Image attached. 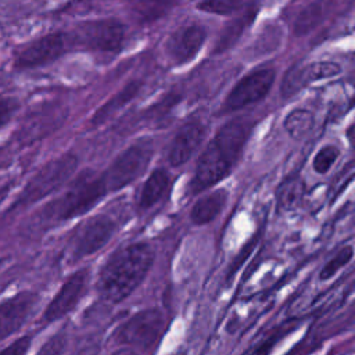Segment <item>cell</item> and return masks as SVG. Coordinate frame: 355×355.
I'll use <instances>...</instances> for the list:
<instances>
[{
    "instance_id": "21",
    "label": "cell",
    "mask_w": 355,
    "mask_h": 355,
    "mask_svg": "<svg viewBox=\"0 0 355 355\" xmlns=\"http://www.w3.org/2000/svg\"><path fill=\"white\" fill-rule=\"evenodd\" d=\"M178 0H130V14L140 24H150L164 17Z\"/></svg>"
},
{
    "instance_id": "2",
    "label": "cell",
    "mask_w": 355,
    "mask_h": 355,
    "mask_svg": "<svg viewBox=\"0 0 355 355\" xmlns=\"http://www.w3.org/2000/svg\"><path fill=\"white\" fill-rule=\"evenodd\" d=\"M154 262V251L147 243H132L118 248L104 263L97 290L103 300L116 304L128 298L144 280Z\"/></svg>"
},
{
    "instance_id": "28",
    "label": "cell",
    "mask_w": 355,
    "mask_h": 355,
    "mask_svg": "<svg viewBox=\"0 0 355 355\" xmlns=\"http://www.w3.org/2000/svg\"><path fill=\"white\" fill-rule=\"evenodd\" d=\"M31 337L22 336L0 351V355H26L31 347Z\"/></svg>"
},
{
    "instance_id": "24",
    "label": "cell",
    "mask_w": 355,
    "mask_h": 355,
    "mask_svg": "<svg viewBox=\"0 0 355 355\" xmlns=\"http://www.w3.org/2000/svg\"><path fill=\"white\" fill-rule=\"evenodd\" d=\"M352 255H354V250L351 245H347V247L338 250L334 254V257L322 268L319 277L322 280H327V279L333 277L341 268H344L352 259Z\"/></svg>"
},
{
    "instance_id": "19",
    "label": "cell",
    "mask_w": 355,
    "mask_h": 355,
    "mask_svg": "<svg viewBox=\"0 0 355 355\" xmlns=\"http://www.w3.org/2000/svg\"><path fill=\"white\" fill-rule=\"evenodd\" d=\"M141 82L132 80L126 86H123L116 94H114L103 107H100L93 118L90 119L92 126H100L105 123L111 116H114L121 108H123L140 90Z\"/></svg>"
},
{
    "instance_id": "13",
    "label": "cell",
    "mask_w": 355,
    "mask_h": 355,
    "mask_svg": "<svg viewBox=\"0 0 355 355\" xmlns=\"http://www.w3.org/2000/svg\"><path fill=\"white\" fill-rule=\"evenodd\" d=\"M37 300L35 293L22 291L0 302V341L22 327L36 306Z\"/></svg>"
},
{
    "instance_id": "15",
    "label": "cell",
    "mask_w": 355,
    "mask_h": 355,
    "mask_svg": "<svg viewBox=\"0 0 355 355\" xmlns=\"http://www.w3.org/2000/svg\"><path fill=\"white\" fill-rule=\"evenodd\" d=\"M205 136V129L198 122H190L183 125L179 132L175 135L169 151L168 161L172 166L178 168L186 164L193 154L198 150Z\"/></svg>"
},
{
    "instance_id": "5",
    "label": "cell",
    "mask_w": 355,
    "mask_h": 355,
    "mask_svg": "<svg viewBox=\"0 0 355 355\" xmlns=\"http://www.w3.org/2000/svg\"><path fill=\"white\" fill-rule=\"evenodd\" d=\"M153 157V146L148 141H139L123 150L103 173L107 191H118L147 169Z\"/></svg>"
},
{
    "instance_id": "17",
    "label": "cell",
    "mask_w": 355,
    "mask_h": 355,
    "mask_svg": "<svg viewBox=\"0 0 355 355\" xmlns=\"http://www.w3.org/2000/svg\"><path fill=\"white\" fill-rule=\"evenodd\" d=\"M169 186H171V176L168 171L164 168L154 169L147 176L140 190L139 207L141 209H148L155 204H158L165 197Z\"/></svg>"
},
{
    "instance_id": "7",
    "label": "cell",
    "mask_w": 355,
    "mask_h": 355,
    "mask_svg": "<svg viewBox=\"0 0 355 355\" xmlns=\"http://www.w3.org/2000/svg\"><path fill=\"white\" fill-rule=\"evenodd\" d=\"M71 43L94 51H115L123 39V26L115 19H96L79 24L69 35Z\"/></svg>"
},
{
    "instance_id": "16",
    "label": "cell",
    "mask_w": 355,
    "mask_h": 355,
    "mask_svg": "<svg viewBox=\"0 0 355 355\" xmlns=\"http://www.w3.org/2000/svg\"><path fill=\"white\" fill-rule=\"evenodd\" d=\"M227 200V193L222 189L212 190L201 196L190 209V219L194 225H207L212 222L223 209Z\"/></svg>"
},
{
    "instance_id": "20",
    "label": "cell",
    "mask_w": 355,
    "mask_h": 355,
    "mask_svg": "<svg viewBox=\"0 0 355 355\" xmlns=\"http://www.w3.org/2000/svg\"><path fill=\"white\" fill-rule=\"evenodd\" d=\"M305 183L301 176H287L276 189V202L280 209L291 211L297 208L304 198Z\"/></svg>"
},
{
    "instance_id": "9",
    "label": "cell",
    "mask_w": 355,
    "mask_h": 355,
    "mask_svg": "<svg viewBox=\"0 0 355 355\" xmlns=\"http://www.w3.org/2000/svg\"><path fill=\"white\" fill-rule=\"evenodd\" d=\"M275 80V71L270 68H263L251 72L244 76L227 94L222 110L225 112L237 111L252 103L263 98Z\"/></svg>"
},
{
    "instance_id": "29",
    "label": "cell",
    "mask_w": 355,
    "mask_h": 355,
    "mask_svg": "<svg viewBox=\"0 0 355 355\" xmlns=\"http://www.w3.org/2000/svg\"><path fill=\"white\" fill-rule=\"evenodd\" d=\"M17 108V103L12 98H1L0 100V128L8 122L14 110Z\"/></svg>"
},
{
    "instance_id": "11",
    "label": "cell",
    "mask_w": 355,
    "mask_h": 355,
    "mask_svg": "<svg viewBox=\"0 0 355 355\" xmlns=\"http://www.w3.org/2000/svg\"><path fill=\"white\" fill-rule=\"evenodd\" d=\"M67 49V36L60 32L49 33L24 47L15 60L18 68H33L58 58Z\"/></svg>"
},
{
    "instance_id": "4",
    "label": "cell",
    "mask_w": 355,
    "mask_h": 355,
    "mask_svg": "<svg viewBox=\"0 0 355 355\" xmlns=\"http://www.w3.org/2000/svg\"><path fill=\"white\" fill-rule=\"evenodd\" d=\"M78 158L71 153H65L46 162L25 184L15 205L33 204L64 186L75 173Z\"/></svg>"
},
{
    "instance_id": "18",
    "label": "cell",
    "mask_w": 355,
    "mask_h": 355,
    "mask_svg": "<svg viewBox=\"0 0 355 355\" xmlns=\"http://www.w3.org/2000/svg\"><path fill=\"white\" fill-rule=\"evenodd\" d=\"M255 15H257V7L250 6L241 14H239L232 21H229L225 25V28L220 31V35H219V39L216 40V46L214 51L218 54L233 47L237 43V40L241 37L243 32L251 25Z\"/></svg>"
},
{
    "instance_id": "30",
    "label": "cell",
    "mask_w": 355,
    "mask_h": 355,
    "mask_svg": "<svg viewBox=\"0 0 355 355\" xmlns=\"http://www.w3.org/2000/svg\"><path fill=\"white\" fill-rule=\"evenodd\" d=\"M111 355H137V352H136L133 348H130V347H125V348L116 349V351L112 352Z\"/></svg>"
},
{
    "instance_id": "26",
    "label": "cell",
    "mask_w": 355,
    "mask_h": 355,
    "mask_svg": "<svg viewBox=\"0 0 355 355\" xmlns=\"http://www.w3.org/2000/svg\"><path fill=\"white\" fill-rule=\"evenodd\" d=\"M338 155H340V151L336 146L329 144V146L322 147L313 157V162H312L313 171L319 175L327 173L331 169V166L334 165V162L337 161Z\"/></svg>"
},
{
    "instance_id": "23",
    "label": "cell",
    "mask_w": 355,
    "mask_h": 355,
    "mask_svg": "<svg viewBox=\"0 0 355 355\" xmlns=\"http://www.w3.org/2000/svg\"><path fill=\"white\" fill-rule=\"evenodd\" d=\"M323 18V7L319 3H312L305 7L294 24L295 35H305L313 29Z\"/></svg>"
},
{
    "instance_id": "6",
    "label": "cell",
    "mask_w": 355,
    "mask_h": 355,
    "mask_svg": "<svg viewBox=\"0 0 355 355\" xmlns=\"http://www.w3.org/2000/svg\"><path fill=\"white\" fill-rule=\"evenodd\" d=\"M165 330V315L158 308H146L132 315L116 331L118 343L133 349L153 347Z\"/></svg>"
},
{
    "instance_id": "14",
    "label": "cell",
    "mask_w": 355,
    "mask_h": 355,
    "mask_svg": "<svg viewBox=\"0 0 355 355\" xmlns=\"http://www.w3.org/2000/svg\"><path fill=\"white\" fill-rule=\"evenodd\" d=\"M205 40V31L200 25H189L178 29L166 40V54L178 65L193 60Z\"/></svg>"
},
{
    "instance_id": "10",
    "label": "cell",
    "mask_w": 355,
    "mask_h": 355,
    "mask_svg": "<svg viewBox=\"0 0 355 355\" xmlns=\"http://www.w3.org/2000/svg\"><path fill=\"white\" fill-rule=\"evenodd\" d=\"M89 280L87 269L73 272L60 287L57 294L49 302L43 312V320L47 323L55 322L71 312L86 291Z\"/></svg>"
},
{
    "instance_id": "25",
    "label": "cell",
    "mask_w": 355,
    "mask_h": 355,
    "mask_svg": "<svg viewBox=\"0 0 355 355\" xmlns=\"http://www.w3.org/2000/svg\"><path fill=\"white\" fill-rule=\"evenodd\" d=\"M243 0H202L197 4V8L216 15H230L240 10Z\"/></svg>"
},
{
    "instance_id": "22",
    "label": "cell",
    "mask_w": 355,
    "mask_h": 355,
    "mask_svg": "<svg viewBox=\"0 0 355 355\" xmlns=\"http://www.w3.org/2000/svg\"><path fill=\"white\" fill-rule=\"evenodd\" d=\"M313 123H315L313 114L302 108L293 110L284 118V129L295 140L304 139L312 130Z\"/></svg>"
},
{
    "instance_id": "3",
    "label": "cell",
    "mask_w": 355,
    "mask_h": 355,
    "mask_svg": "<svg viewBox=\"0 0 355 355\" xmlns=\"http://www.w3.org/2000/svg\"><path fill=\"white\" fill-rule=\"evenodd\" d=\"M107 193L103 173L83 171L58 198L49 204L47 216L57 222L80 216L89 212Z\"/></svg>"
},
{
    "instance_id": "27",
    "label": "cell",
    "mask_w": 355,
    "mask_h": 355,
    "mask_svg": "<svg viewBox=\"0 0 355 355\" xmlns=\"http://www.w3.org/2000/svg\"><path fill=\"white\" fill-rule=\"evenodd\" d=\"M67 345V337L62 331L51 336L37 351L36 355H62Z\"/></svg>"
},
{
    "instance_id": "12",
    "label": "cell",
    "mask_w": 355,
    "mask_h": 355,
    "mask_svg": "<svg viewBox=\"0 0 355 355\" xmlns=\"http://www.w3.org/2000/svg\"><path fill=\"white\" fill-rule=\"evenodd\" d=\"M341 73V67L331 61H319L302 67H294L283 78L282 94L284 97H291L305 89L309 83L334 78Z\"/></svg>"
},
{
    "instance_id": "8",
    "label": "cell",
    "mask_w": 355,
    "mask_h": 355,
    "mask_svg": "<svg viewBox=\"0 0 355 355\" xmlns=\"http://www.w3.org/2000/svg\"><path fill=\"white\" fill-rule=\"evenodd\" d=\"M115 222L108 215H94L86 219L75 230L71 239V255L73 259L96 254L115 233Z\"/></svg>"
},
{
    "instance_id": "1",
    "label": "cell",
    "mask_w": 355,
    "mask_h": 355,
    "mask_svg": "<svg viewBox=\"0 0 355 355\" xmlns=\"http://www.w3.org/2000/svg\"><path fill=\"white\" fill-rule=\"evenodd\" d=\"M251 129L252 121L239 116L218 130L198 158L190 180V193H202L229 175L244 150Z\"/></svg>"
},
{
    "instance_id": "31",
    "label": "cell",
    "mask_w": 355,
    "mask_h": 355,
    "mask_svg": "<svg viewBox=\"0 0 355 355\" xmlns=\"http://www.w3.org/2000/svg\"><path fill=\"white\" fill-rule=\"evenodd\" d=\"M0 266H1V261H0Z\"/></svg>"
}]
</instances>
